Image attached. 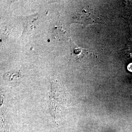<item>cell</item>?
<instances>
[{
	"instance_id": "1",
	"label": "cell",
	"mask_w": 132,
	"mask_h": 132,
	"mask_svg": "<svg viewBox=\"0 0 132 132\" xmlns=\"http://www.w3.org/2000/svg\"><path fill=\"white\" fill-rule=\"evenodd\" d=\"M71 46L72 57L78 59L79 58H81V57L84 56L85 50L79 48L76 45H74L73 43H71Z\"/></svg>"
},
{
	"instance_id": "2",
	"label": "cell",
	"mask_w": 132,
	"mask_h": 132,
	"mask_svg": "<svg viewBox=\"0 0 132 132\" xmlns=\"http://www.w3.org/2000/svg\"><path fill=\"white\" fill-rule=\"evenodd\" d=\"M127 68L128 71L132 72V63H130L128 65Z\"/></svg>"
}]
</instances>
